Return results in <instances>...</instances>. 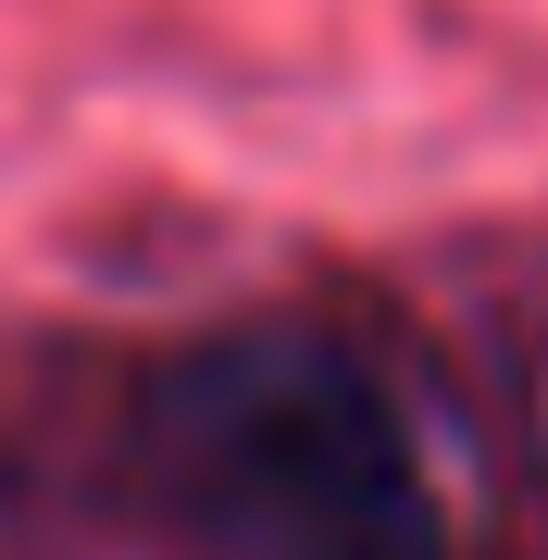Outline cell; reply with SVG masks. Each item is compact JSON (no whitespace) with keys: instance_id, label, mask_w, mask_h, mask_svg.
<instances>
[{"instance_id":"1","label":"cell","mask_w":548,"mask_h":560,"mask_svg":"<svg viewBox=\"0 0 548 560\" xmlns=\"http://www.w3.org/2000/svg\"><path fill=\"white\" fill-rule=\"evenodd\" d=\"M150 486L224 560H448L424 436L362 349L312 324H237L150 374Z\"/></svg>"}]
</instances>
